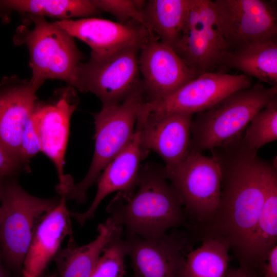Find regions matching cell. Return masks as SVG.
Instances as JSON below:
<instances>
[{
	"label": "cell",
	"mask_w": 277,
	"mask_h": 277,
	"mask_svg": "<svg viewBox=\"0 0 277 277\" xmlns=\"http://www.w3.org/2000/svg\"><path fill=\"white\" fill-rule=\"evenodd\" d=\"M209 150L219 165L222 182L219 204L207 224V235L227 241L243 267L264 201L265 160L243 136Z\"/></svg>",
	"instance_id": "6da1fadb"
},
{
	"label": "cell",
	"mask_w": 277,
	"mask_h": 277,
	"mask_svg": "<svg viewBox=\"0 0 277 277\" xmlns=\"http://www.w3.org/2000/svg\"><path fill=\"white\" fill-rule=\"evenodd\" d=\"M167 180L164 167L141 166L134 191L117 192L106 211L127 234L144 239L164 235L169 229L184 224L186 214L178 193Z\"/></svg>",
	"instance_id": "7a4b0ae2"
},
{
	"label": "cell",
	"mask_w": 277,
	"mask_h": 277,
	"mask_svg": "<svg viewBox=\"0 0 277 277\" xmlns=\"http://www.w3.org/2000/svg\"><path fill=\"white\" fill-rule=\"evenodd\" d=\"M277 97V86L236 91L193 117L189 150L202 153L242 136L253 117Z\"/></svg>",
	"instance_id": "3957f363"
},
{
	"label": "cell",
	"mask_w": 277,
	"mask_h": 277,
	"mask_svg": "<svg viewBox=\"0 0 277 277\" xmlns=\"http://www.w3.org/2000/svg\"><path fill=\"white\" fill-rule=\"evenodd\" d=\"M60 199L34 196L14 179H4L0 193V251L9 270L22 273L36 225Z\"/></svg>",
	"instance_id": "277c9868"
},
{
	"label": "cell",
	"mask_w": 277,
	"mask_h": 277,
	"mask_svg": "<svg viewBox=\"0 0 277 277\" xmlns=\"http://www.w3.org/2000/svg\"><path fill=\"white\" fill-rule=\"evenodd\" d=\"M146 102L143 89L122 103L102 106L94 114L95 146L89 169L80 182L73 184L64 196L84 203L88 189L96 182L106 167L128 145L134 134L138 113Z\"/></svg>",
	"instance_id": "5b68a950"
},
{
	"label": "cell",
	"mask_w": 277,
	"mask_h": 277,
	"mask_svg": "<svg viewBox=\"0 0 277 277\" xmlns=\"http://www.w3.org/2000/svg\"><path fill=\"white\" fill-rule=\"evenodd\" d=\"M33 25L18 27L14 40L25 44L30 55L31 83L39 88L48 79L62 80L70 86L82 55L74 38L45 17L29 16Z\"/></svg>",
	"instance_id": "8992f818"
},
{
	"label": "cell",
	"mask_w": 277,
	"mask_h": 277,
	"mask_svg": "<svg viewBox=\"0 0 277 277\" xmlns=\"http://www.w3.org/2000/svg\"><path fill=\"white\" fill-rule=\"evenodd\" d=\"M140 48L130 47L113 53L97 54L77 67L71 87L91 92L102 106L120 104L143 89L138 56Z\"/></svg>",
	"instance_id": "52a82bcc"
},
{
	"label": "cell",
	"mask_w": 277,
	"mask_h": 277,
	"mask_svg": "<svg viewBox=\"0 0 277 277\" xmlns=\"http://www.w3.org/2000/svg\"><path fill=\"white\" fill-rule=\"evenodd\" d=\"M178 193L186 213L207 224L218 207L222 176L214 159L193 150L182 163L166 175Z\"/></svg>",
	"instance_id": "ba28073f"
},
{
	"label": "cell",
	"mask_w": 277,
	"mask_h": 277,
	"mask_svg": "<svg viewBox=\"0 0 277 277\" xmlns=\"http://www.w3.org/2000/svg\"><path fill=\"white\" fill-rule=\"evenodd\" d=\"M217 30L227 51L239 46L277 39L275 1H212Z\"/></svg>",
	"instance_id": "9c48e42d"
},
{
	"label": "cell",
	"mask_w": 277,
	"mask_h": 277,
	"mask_svg": "<svg viewBox=\"0 0 277 277\" xmlns=\"http://www.w3.org/2000/svg\"><path fill=\"white\" fill-rule=\"evenodd\" d=\"M198 76L221 65L227 47L216 26L212 1L191 0L181 38L174 48Z\"/></svg>",
	"instance_id": "30bf717a"
},
{
	"label": "cell",
	"mask_w": 277,
	"mask_h": 277,
	"mask_svg": "<svg viewBox=\"0 0 277 277\" xmlns=\"http://www.w3.org/2000/svg\"><path fill=\"white\" fill-rule=\"evenodd\" d=\"M251 85L250 77L242 73L205 72L167 97L145 102L141 111L181 112L194 115L210 108L232 93Z\"/></svg>",
	"instance_id": "8fae6325"
},
{
	"label": "cell",
	"mask_w": 277,
	"mask_h": 277,
	"mask_svg": "<svg viewBox=\"0 0 277 277\" xmlns=\"http://www.w3.org/2000/svg\"><path fill=\"white\" fill-rule=\"evenodd\" d=\"M193 115L181 112H143L136 125L143 147L164 161L165 174L176 169L189 152Z\"/></svg>",
	"instance_id": "7c38bea8"
},
{
	"label": "cell",
	"mask_w": 277,
	"mask_h": 277,
	"mask_svg": "<svg viewBox=\"0 0 277 277\" xmlns=\"http://www.w3.org/2000/svg\"><path fill=\"white\" fill-rule=\"evenodd\" d=\"M77 101L73 88L70 86L50 104H37L33 114L41 142V152L54 164L58 177L57 192L65 194L73 185L72 177L64 173L65 155L70 122Z\"/></svg>",
	"instance_id": "4fadbf2b"
},
{
	"label": "cell",
	"mask_w": 277,
	"mask_h": 277,
	"mask_svg": "<svg viewBox=\"0 0 277 277\" xmlns=\"http://www.w3.org/2000/svg\"><path fill=\"white\" fill-rule=\"evenodd\" d=\"M138 63L146 102L167 97L197 76L173 48L156 36L141 48Z\"/></svg>",
	"instance_id": "5bb4252c"
},
{
	"label": "cell",
	"mask_w": 277,
	"mask_h": 277,
	"mask_svg": "<svg viewBox=\"0 0 277 277\" xmlns=\"http://www.w3.org/2000/svg\"><path fill=\"white\" fill-rule=\"evenodd\" d=\"M125 240L133 277H182L188 242L185 233L173 231L152 239L127 234Z\"/></svg>",
	"instance_id": "9a60e30c"
},
{
	"label": "cell",
	"mask_w": 277,
	"mask_h": 277,
	"mask_svg": "<svg viewBox=\"0 0 277 277\" xmlns=\"http://www.w3.org/2000/svg\"><path fill=\"white\" fill-rule=\"evenodd\" d=\"M55 22L73 38L87 44L91 53L100 55L130 47L141 48L151 37L155 36L134 22L122 24L92 17Z\"/></svg>",
	"instance_id": "2e32d148"
},
{
	"label": "cell",
	"mask_w": 277,
	"mask_h": 277,
	"mask_svg": "<svg viewBox=\"0 0 277 277\" xmlns=\"http://www.w3.org/2000/svg\"><path fill=\"white\" fill-rule=\"evenodd\" d=\"M38 89L30 80L16 75L0 81V142L25 167L19 156L21 137L37 105Z\"/></svg>",
	"instance_id": "e0dca14e"
},
{
	"label": "cell",
	"mask_w": 277,
	"mask_h": 277,
	"mask_svg": "<svg viewBox=\"0 0 277 277\" xmlns=\"http://www.w3.org/2000/svg\"><path fill=\"white\" fill-rule=\"evenodd\" d=\"M148 153L142 145L140 129L136 125L135 132L128 145L99 176L96 193L89 207L82 213L70 211L71 217L83 225L94 216L100 204L108 195L115 191L126 193L134 191L137 185L141 163Z\"/></svg>",
	"instance_id": "ac0fdd59"
},
{
	"label": "cell",
	"mask_w": 277,
	"mask_h": 277,
	"mask_svg": "<svg viewBox=\"0 0 277 277\" xmlns=\"http://www.w3.org/2000/svg\"><path fill=\"white\" fill-rule=\"evenodd\" d=\"M66 200L61 195L57 205L36 225L23 263V277H40L61 248L64 238L73 237Z\"/></svg>",
	"instance_id": "d6986e66"
},
{
	"label": "cell",
	"mask_w": 277,
	"mask_h": 277,
	"mask_svg": "<svg viewBox=\"0 0 277 277\" xmlns=\"http://www.w3.org/2000/svg\"><path fill=\"white\" fill-rule=\"evenodd\" d=\"M265 160L264 198L261 210L251 238L247 259L243 268L249 271L264 263L277 241L276 163Z\"/></svg>",
	"instance_id": "ffe728a7"
},
{
	"label": "cell",
	"mask_w": 277,
	"mask_h": 277,
	"mask_svg": "<svg viewBox=\"0 0 277 277\" xmlns=\"http://www.w3.org/2000/svg\"><path fill=\"white\" fill-rule=\"evenodd\" d=\"M123 226L109 216L98 225V234L91 242L78 246L73 238L69 239L67 246L60 248L53 260L58 277H89L106 246L122 236Z\"/></svg>",
	"instance_id": "44dd1931"
},
{
	"label": "cell",
	"mask_w": 277,
	"mask_h": 277,
	"mask_svg": "<svg viewBox=\"0 0 277 277\" xmlns=\"http://www.w3.org/2000/svg\"><path fill=\"white\" fill-rule=\"evenodd\" d=\"M222 65L276 86L277 39L246 44L228 50L223 55Z\"/></svg>",
	"instance_id": "7402d4cb"
},
{
	"label": "cell",
	"mask_w": 277,
	"mask_h": 277,
	"mask_svg": "<svg viewBox=\"0 0 277 277\" xmlns=\"http://www.w3.org/2000/svg\"><path fill=\"white\" fill-rule=\"evenodd\" d=\"M191 0H149L143 10L146 29L174 49L185 25Z\"/></svg>",
	"instance_id": "603a6c76"
},
{
	"label": "cell",
	"mask_w": 277,
	"mask_h": 277,
	"mask_svg": "<svg viewBox=\"0 0 277 277\" xmlns=\"http://www.w3.org/2000/svg\"><path fill=\"white\" fill-rule=\"evenodd\" d=\"M2 11L53 17L59 21L92 17L100 12L92 0L0 1V12Z\"/></svg>",
	"instance_id": "cb8c5ba5"
},
{
	"label": "cell",
	"mask_w": 277,
	"mask_h": 277,
	"mask_svg": "<svg viewBox=\"0 0 277 277\" xmlns=\"http://www.w3.org/2000/svg\"><path fill=\"white\" fill-rule=\"evenodd\" d=\"M230 248L227 241L207 235L199 247L187 255L182 277H226Z\"/></svg>",
	"instance_id": "d4e9b609"
},
{
	"label": "cell",
	"mask_w": 277,
	"mask_h": 277,
	"mask_svg": "<svg viewBox=\"0 0 277 277\" xmlns=\"http://www.w3.org/2000/svg\"><path fill=\"white\" fill-rule=\"evenodd\" d=\"M243 139L251 149L257 150L277 139V97L269 102L251 119Z\"/></svg>",
	"instance_id": "484cf974"
},
{
	"label": "cell",
	"mask_w": 277,
	"mask_h": 277,
	"mask_svg": "<svg viewBox=\"0 0 277 277\" xmlns=\"http://www.w3.org/2000/svg\"><path fill=\"white\" fill-rule=\"evenodd\" d=\"M127 245L122 236L111 241L104 248L89 277H124Z\"/></svg>",
	"instance_id": "4316f807"
},
{
	"label": "cell",
	"mask_w": 277,
	"mask_h": 277,
	"mask_svg": "<svg viewBox=\"0 0 277 277\" xmlns=\"http://www.w3.org/2000/svg\"><path fill=\"white\" fill-rule=\"evenodd\" d=\"M100 11L114 16L117 22L138 23L145 28L143 10L146 1L134 0H92Z\"/></svg>",
	"instance_id": "83f0119b"
},
{
	"label": "cell",
	"mask_w": 277,
	"mask_h": 277,
	"mask_svg": "<svg viewBox=\"0 0 277 277\" xmlns=\"http://www.w3.org/2000/svg\"><path fill=\"white\" fill-rule=\"evenodd\" d=\"M41 140L32 114L22 133L19 152L20 160L28 168L30 160L41 152Z\"/></svg>",
	"instance_id": "f1b7e54d"
},
{
	"label": "cell",
	"mask_w": 277,
	"mask_h": 277,
	"mask_svg": "<svg viewBox=\"0 0 277 277\" xmlns=\"http://www.w3.org/2000/svg\"><path fill=\"white\" fill-rule=\"evenodd\" d=\"M28 168L14 157L0 142V179L12 177Z\"/></svg>",
	"instance_id": "f546056e"
},
{
	"label": "cell",
	"mask_w": 277,
	"mask_h": 277,
	"mask_svg": "<svg viewBox=\"0 0 277 277\" xmlns=\"http://www.w3.org/2000/svg\"><path fill=\"white\" fill-rule=\"evenodd\" d=\"M263 277H277V246L269 252Z\"/></svg>",
	"instance_id": "4dcf8cb0"
},
{
	"label": "cell",
	"mask_w": 277,
	"mask_h": 277,
	"mask_svg": "<svg viewBox=\"0 0 277 277\" xmlns=\"http://www.w3.org/2000/svg\"><path fill=\"white\" fill-rule=\"evenodd\" d=\"M226 277H255L250 271L241 267L239 269H228Z\"/></svg>",
	"instance_id": "1f68e13d"
},
{
	"label": "cell",
	"mask_w": 277,
	"mask_h": 277,
	"mask_svg": "<svg viewBox=\"0 0 277 277\" xmlns=\"http://www.w3.org/2000/svg\"><path fill=\"white\" fill-rule=\"evenodd\" d=\"M9 272L10 270L4 263L0 251V277H10Z\"/></svg>",
	"instance_id": "d6a6232c"
},
{
	"label": "cell",
	"mask_w": 277,
	"mask_h": 277,
	"mask_svg": "<svg viewBox=\"0 0 277 277\" xmlns=\"http://www.w3.org/2000/svg\"><path fill=\"white\" fill-rule=\"evenodd\" d=\"M4 179H0V193Z\"/></svg>",
	"instance_id": "836d02e7"
},
{
	"label": "cell",
	"mask_w": 277,
	"mask_h": 277,
	"mask_svg": "<svg viewBox=\"0 0 277 277\" xmlns=\"http://www.w3.org/2000/svg\"><path fill=\"white\" fill-rule=\"evenodd\" d=\"M49 277H58L56 275L53 274L52 275L49 276Z\"/></svg>",
	"instance_id": "e575fe53"
}]
</instances>
